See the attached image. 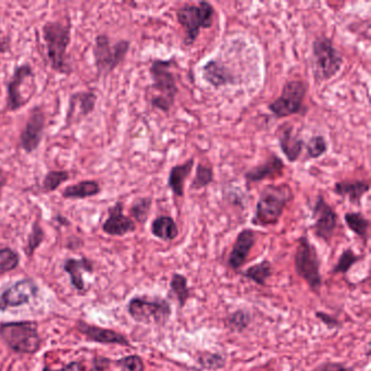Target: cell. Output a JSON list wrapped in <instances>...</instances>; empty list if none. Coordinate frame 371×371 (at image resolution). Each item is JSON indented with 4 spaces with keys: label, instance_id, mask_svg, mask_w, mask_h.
Here are the masks:
<instances>
[{
    "label": "cell",
    "instance_id": "6da1fadb",
    "mask_svg": "<svg viewBox=\"0 0 371 371\" xmlns=\"http://www.w3.org/2000/svg\"><path fill=\"white\" fill-rule=\"evenodd\" d=\"M293 198L294 193L287 183L269 184L263 187L256 204L253 224L263 228L276 226Z\"/></svg>",
    "mask_w": 371,
    "mask_h": 371
},
{
    "label": "cell",
    "instance_id": "f35d334b",
    "mask_svg": "<svg viewBox=\"0 0 371 371\" xmlns=\"http://www.w3.org/2000/svg\"><path fill=\"white\" fill-rule=\"evenodd\" d=\"M122 371H144L145 363L139 355H130L118 361Z\"/></svg>",
    "mask_w": 371,
    "mask_h": 371
},
{
    "label": "cell",
    "instance_id": "8992f818",
    "mask_svg": "<svg viewBox=\"0 0 371 371\" xmlns=\"http://www.w3.org/2000/svg\"><path fill=\"white\" fill-rule=\"evenodd\" d=\"M295 272L307 283L308 287L315 294H320L322 287V263L316 246L308 240L307 237H300L294 254Z\"/></svg>",
    "mask_w": 371,
    "mask_h": 371
},
{
    "label": "cell",
    "instance_id": "2e32d148",
    "mask_svg": "<svg viewBox=\"0 0 371 371\" xmlns=\"http://www.w3.org/2000/svg\"><path fill=\"white\" fill-rule=\"evenodd\" d=\"M97 96L93 92H77L69 100V108L67 111V127L74 123H79L83 119L90 116L95 110Z\"/></svg>",
    "mask_w": 371,
    "mask_h": 371
},
{
    "label": "cell",
    "instance_id": "e575fe53",
    "mask_svg": "<svg viewBox=\"0 0 371 371\" xmlns=\"http://www.w3.org/2000/svg\"><path fill=\"white\" fill-rule=\"evenodd\" d=\"M213 179H215L213 169L200 163L198 165V168H196L194 179L192 180V183H191V189L195 191L205 189V187H209L213 183Z\"/></svg>",
    "mask_w": 371,
    "mask_h": 371
},
{
    "label": "cell",
    "instance_id": "7a4b0ae2",
    "mask_svg": "<svg viewBox=\"0 0 371 371\" xmlns=\"http://www.w3.org/2000/svg\"><path fill=\"white\" fill-rule=\"evenodd\" d=\"M43 38L46 43L48 60L53 71L71 73L67 61V50L71 42V25L69 22L49 21L43 25Z\"/></svg>",
    "mask_w": 371,
    "mask_h": 371
},
{
    "label": "cell",
    "instance_id": "d590c367",
    "mask_svg": "<svg viewBox=\"0 0 371 371\" xmlns=\"http://www.w3.org/2000/svg\"><path fill=\"white\" fill-rule=\"evenodd\" d=\"M308 158L318 159L328 152V142L322 135H313L305 146Z\"/></svg>",
    "mask_w": 371,
    "mask_h": 371
},
{
    "label": "cell",
    "instance_id": "7402d4cb",
    "mask_svg": "<svg viewBox=\"0 0 371 371\" xmlns=\"http://www.w3.org/2000/svg\"><path fill=\"white\" fill-rule=\"evenodd\" d=\"M80 332L84 333L88 339L95 342L105 343V344H118L123 345V346H131L129 339L124 335H120L118 332L112 331V330L103 329L98 326H90V324L80 322Z\"/></svg>",
    "mask_w": 371,
    "mask_h": 371
},
{
    "label": "cell",
    "instance_id": "1f68e13d",
    "mask_svg": "<svg viewBox=\"0 0 371 371\" xmlns=\"http://www.w3.org/2000/svg\"><path fill=\"white\" fill-rule=\"evenodd\" d=\"M363 259V255H358L352 248H346L339 255L337 263L332 269V274L346 276L350 269L353 268L356 263H359Z\"/></svg>",
    "mask_w": 371,
    "mask_h": 371
},
{
    "label": "cell",
    "instance_id": "4316f807",
    "mask_svg": "<svg viewBox=\"0 0 371 371\" xmlns=\"http://www.w3.org/2000/svg\"><path fill=\"white\" fill-rule=\"evenodd\" d=\"M252 315L246 308H239L237 311L230 313L224 319V326L232 333L241 335L250 328L252 324Z\"/></svg>",
    "mask_w": 371,
    "mask_h": 371
},
{
    "label": "cell",
    "instance_id": "83f0119b",
    "mask_svg": "<svg viewBox=\"0 0 371 371\" xmlns=\"http://www.w3.org/2000/svg\"><path fill=\"white\" fill-rule=\"evenodd\" d=\"M272 274H274L272 263L267 259H263L253 266L248 267L245 272H243L242 276L259 287H266L267 282L272 278Z\"/></svg>",
    "mask_w": 371,
    "mask_h": 371
},
{
    "label": "cell",
    "instance_id": "cb8c5ba5",
    "mask_svg": "<svg viewBox=\"0 0 371 371\" xmlns=\"http://www.w3.org/2000/svg\"><path fill=\"white\" fill-rule=\"evenodd\" d=\"M150 231L154 237L163 242L170 243L179 237V226L172 217L159 216L152 222Z\"/></svg>",
    "mask_w": 371,
    "mask_h": 371
},
{
    "label": "cell",
    "instance_id": "74e56055",
    "mask_svg": "<svg viewBox=\"0 0 371 371\" xmlns=\"http://www.w3.org/2000/svg\"><path fill=\"white\" fill-rule=\"evenodd\" d=\"M44 237H45V235H44L42 226H40V222H34L32 231L29 233V241H27V254L32 255L33 252L42 244Z\"/></svg>",
    "mask_w": 371,
    "mask_h": 371
},
{
    "label": "cell",
    "instance_id": "d4e9b609",
    "mask_svg": "<svg viewBox=\"0 0 371 371\" xmlns=\"http://www.w3.org/2000/svg\"><path fill=\"white\" fill-rule=\"evenodd\" d=\"M101 192L99 183L94 180H83L77 184L68 185L61 195L66 200H85L94 198Z\"/></svg>",
    "mask_w": 371,
    "mask_h": 371
},
{
    "label": "cell",
    "instance_id": "d6a6232c",
    "mask_svg": "<svg viewBox=\"0 0 371 371\" xmlns=\"http://www.w3.org/2000/svg\"><path fill=\"white\" fill-rule=\"evenodd\" d=\"M152 206H153V200L152 198H137L132 204L131 208H130V215L139 224H146L148 217H149L150 211H152Z\"/></svg>",
    "mask_w": 371,
    "mask_h": 371
},
{
    "label": "cell",
    "instance_id": "7c38bea8",
    "mask_svg": "<svg viewBox=\"0 0 371 371\" xmlns=\"http://www.w3.org/2000/svg\"><path fill=\"white\" fill-rule=\"evenodd\" d=\"M45 124V113L42 108L40 107L33 108L20 134V146L25 153H33L40 145L44 136Z\"/></svg>",
    "mask_w": 371,
    "mask_h": 371
},
{
    "label": "cell",
    "instance_id": "7bdbcfd3",
    "mask_svg": "<svg viewBox=\"0 0 371 371\" xmlns=\"http://www.w3.org/2000/svg\"><path fill=\"white\" fill-rule=\"evenodd\" d=\"M7 182H8V176L3 171V169L0 168V190H1L3 187H5Z\"/></svg>",
    "mask_w": 371,
    "mask_h": 371
},
{
    "label": "cell",
    "instance_id": "9a60e30c",
    "mask_svg": "<svg viewBox=\"0 0 371 371\" xmlns=\"http://www.w3.org/2000/svg\"><path fill=\"white\" fill-rule=\"evenodd\" d=\"M37 287L31 280H22L8 287L0 295V311L24 305L36 296Z\"/></svg>",
    "mask_w": 371,
    "mask_h": 371
},
{
    "label": "cell",
    "instance_id": "5bb4252c",
    "mask_svg": "<svg viewBox=\"0 0 371 371\" xmlns=\"http://www.w3.org/2000/svg\"><path fill=\"white\" fill-rule=\"evenodd\" d=\"M256 241H257V233L255 230L250 229V228L243 229L237 235L228 257V266L230 269L239 272L244 266L250 252L255 246Z\"/></svg>",
    "mask_w": 371,
    "mask_h": 371
},
{
    "label": "cell",
    "instance_id": "3957f363",
    "mask_svg": "<svg viewBox=\"0 0 371 371\" xmlns=\"http://www.w3.org/2000/svg\"><path fill=\"white\" fill-rule=\"evenodd\" d=\"M173 59H155L149 68L150 77L153 81V88L159 93V95L154 96L150 99L153 108L163 112H169L173 106L174 100L177 97L179 88H178L177 80L171 71Z\"/></svg>",
    "mask_w": 371,
    "mask_h": 371
},
{
    "label": "cell",
    "instance_id": "4fadbf2b",
    "mask_svg": "<svg viewBox=\"0 0 371 371\" xmlns=\"http://www.w3.org/2000/svg\"><path fill=\"white\" fill-rule=\"evenodd\" d=\"M34 77L31 64H23L14 69V74L7 84V108L9 111H16L29 103L21 93V86L27 80Z\"/></svg>",
    "mask_w": 371,
    "mask_h": 371
},
{
    "label": "cell",
    "instance_id": "44dd1931",
    "mask_svg": "<svg viewBox=\"0 0 371 371\" xmlns=\"http://www.w3.org/2000/svg\"><path fill=\"white\" fill-rule=\"evenodd\" d=\"M370 190L368 182L363 180H345L335 183L333 193L346 198L352 205L361 206L363 196Z\"/></svg>",
    "mask_w": 371,
    "mask_h": 371
},
{
    "label": "cell",
    "instance_id": "5b68a950",
    "mask_svg": "<svg viewBox=\"0 0 371 371\" xmlns=\"http://www.w3.org/2000/svg\"><path fill=\"white\" fill-rule=\"evenodd\" d=\"M128 311L134 322L146 326H166L172 316L170 302L157 295L135 296L130 300Z\"/></svg>",
    "mask_w": 371,
    "mask_h": 371
},
{
    "label": "cell",
    "instance_id": "ba28073f",
    "mask_svg": "<svg viewBox=\"0 0 371 371\" xmlns=\"http://www.w3.org/2000/svg\"><path fill=\"white\" fill-rule=\"evenodd\" d=\"M0 335L16 353L34 354L40 348V337L34 322H9L0 326Z\"/></svg>",
    "mask_w": 371,
    "mask_h": 371
},
{
    "label": "cell",
    "instance_id": "b9f144b4",
    "mask_svg": "<svg viewBox=\"0 0 371 371\" xmlns=\"http://www.w3.org/2000/svg\"><path fill=\"white\" fill-rule=\"evenodd\" d=\"M44 371H50L49 369L45 368ZM59 371H84V367L83 365L80 363H69L68 366L64 367V368L60 369Z\"/></svg>",
    "mask_w": 371,
    "mask_h": 371
},
{
    "label": "cell",
    "instance_id": "30bf717a",
    "mask_svg": "<svg viewBox=\"0 0 371 371\" xmlns=\"http://www.w3.org/2000/svg\"><path fill=\"white\" fill-rule=\"evenodd\" d=\"M307 86L300 80H291L285 83L279 97L269 104L268 109L278 118H287L302 112Z\"/></svg>",
    "mask_w": 371,
    "mask_h": 371
},
{
    "label": "cell",
    "instance_id": "ab89813d",
    "mask_svg": "<svg viewBox=\"0 0 371 371\" xmlns=\"http://www.w3.org/2000/svg\"><path fill=\"white\" fill-rule=\"evenodd\" d=\"M315 316L329 330L342 329L343 328L342 322H339V319L335 318V316L330 315V313L319 311L315 313Z\"/></svg>",
    "mask_w": 371,
    "mask_h": 371
},
{
    "label": "cell",
    "instance_id": "9c48e42d",
    "mask_svg": "<svg viewBox=\"0 0 371 371\" xmlns=\"http://www.w3.org/2000/svg\"><path fill=\"white\" fill-rule=\"evenodd\" d=\"M130 46L131 43L129 40H121L116 44H111L108 35H97L93 47V55L98 73L106 77L121 64L129 53Z\"/></svg>",
    "mask_w": 371,
    "mask_h": 371
},
{
    "label": "cell",
    "instance_id": "e0dca14e",
    "mask_svg": "<svg viewBox=\"0 0 371 371\" xmlns=\"http://www.w3.org/2000/svg\"><path fill=\"white\" fill-rule=\"evenodd\" d=\"M136 230L133 219L123 213V204L117 202L108 211V218L104 222L103 231L112 237H123Z\"/></svg>",
    "mask_w": 371,
    "mask_h": 371
},
{
    "label": "cell",
    "instance_id": "ffe728a7",
    "mask_svg": "<svg viewBox=\"0 0 371 371\" xmlns=\"http://www.w3.org/2000/svg\"><path fill=\"white\" fill-rule=\"evenodd\" d=\"M278 141H279L280 149L285 156L287 160L290 163L298 161L303 152L304 141L294 131V127L290 124L282 125L278 135Z\"/></svg>",
    "mask_w": 371,
    "mask_h": 371
},
{
    "label": "cell",
    "instance_id": "ee69618b",
    "mask_svg": "<svg viewBox=\"0 0 371 371\" xmlns=\"http://www.w3.org/2000/svg\"><path fill=\"white\" fill-rule=\"evenodd\" d=\"M91 371H103L101 369L98 368V367H94Z\"/></svg>",
    "mask_w": 371,
    "mask_h": 371
},
{
    "label": "cell",
    "instance_id": "d6986e66",
    "mask_svg": "<svg viewBox=\"0 0 371 371\" xmlns=\"http://www.w3.org/2000/svg\"><path fill=\"white\" fill-rule=\"evenodd\" d=\"M285 170V163L280 158L279 156L272 155L267 160L259 166L250 169L245 172L244 179L248 183H259L265 180L276 179L281 177Z\"/></svg>",
    "mask_w": 371,
    "mask_h": 371
},
{
    "label": "cell",
    "instance_id": "603a6c76",
    "mask_svg": "<svg viewBox=\"0 0 371 371\" xmlns=\"http://www.w3.org/2000/svg\"><path fill=\"white\" fill-rule=\"evenodd\" d=\"M195 160L189 159L181 165H176L169 171L168 187L177 198L184 196L185 182L190 178L194 168Z\"/></svg>",
    "mask_w": 371,
    "mask_h": 371
},
{
    "label": "cell",
    "instance_id": "ac0fdd59",
    "mask_svg": "<svg viewBox=\"0 0 371 371\" xmlns=\"http://www.w3.org/2000/svg\"><path fill=\"white\" fill-rule=\"evenodd\" d=\"M202 77L206 83L216 88L235 85L237 82L231 69L217 59H211L202 67Z\"/></svg>",
    "mask_w": 371,
    "mask_h": 371
},
{
    "label": "cell",
    "instance_id": "484cf974",
    "mask_svg": "<svg viewBox=\"0 0 371 371\" xmlns=\"http://www.w3.org/2000/svg\"><path fill=\"white\" fill-rule=\"evenodd\" d=\"M169 289L177 300L179 309H183L192 295L187 276L179 272H173L169 282Z\"/></svg>",
    "mask_w": 371,
    "mask_h": 371
},
{
    "label": "cell",
    "instance_id": "52a82bcc",
    "mask_svg": "<svg viewBox=\"0 0 371 371\" xmlns=\"http://www.w3.org/2000/svg\"><path fill=\"white\" fill-rule=\"evenodd\" d=\"M213 16L215 8L208 1L185 3L178 9V22L184 29L185 46H192L203 29H211Z\"/></svg>",
    "mask_w": 371,
    "mask_h": 371
},
{
    "label": "cell",
    "instance_id": "8d00e7d4",
    "mask_svg": "<svg viewBox=\"0 0 371 371\" xmlns=\"http://www.w3.org/2000/svg\"><path fill=\"white\" fill-rule=\"evenodd\" d=\"M19 259L18 254L11 248H3L0 250V274L11 272L18 267Z\"/></svg>",
    "mask_w": 371,
    "mask_h": 371
},
{
    "label": "cell",
    "instance_id": "60d3db41",
    "mask_svg": "<svg viewBox=\"0 0 371 371\" xmlns=\"http://www.w3.org/2000/svg\"><path fill=\"white\" fill-rule=\"evenodd\" d=\"M313 371H355V368L348 366L344 363L326 361Z\"/></svg>",
    "mask_w": 371,
    "mask_h": 371
},
{
    "label": "cell",
    "instance_id": "8fae6325",
    "mask_svg": "<svg viewBox=\"0 0 371 371\" xmlns=\"http://www.w3.org/2000/svg\"><path fill=\"white\" fill-rule=\"evenodd\" d=\"M311 218L313 222L311 228L313 235H316L319 240L324 241L326 244L329 245L335 237L339 216L335 209L326 203L322 195L317 196Z\"/></svg>",
    "mask_w": 371,
    "mask_h": 371
},
{
    "label": "cell",
    "instance_id": "277c9868",
    "mask_svg": "<svg viewBox=\"0 0 371 371\" xmlns=\"http://www.w3.org/2000/svg\"><path fill=\"white\" fill-rule=\"evenodd\" d=\"M311 70L316 82H326L335 77L344 64V59L326 35L317 36L311 46Z\"/></svg>",
    "mask_w": 371,
    "mask_h": 371
},
{
    "label": "cell",
    "instance_id": "4dcf8cb0",
    "mask_svg": "<svg viewBox=\"0 0 371 371\" xmlns=\"http://www.w3.org/2000/svg\"><path fill=\"white\" fill-rule=\"evenodd\" d=\"M196 363L204 370L218 371L224 368L226 363V355L219 352L204 350L198 353Z\"/></svg>",
    "mask_w": 371,
    "mask_h": 371
},
{
    "label": "cell",
    "instance_id": "f546056e",
    "mask_svg": "<svg viewBox=\"0 0 371 371\" xmlns=\"http://www.w3.org/2000/svg\"><path fill=\"white\" fill-rule=\"evenodd\" d=\"M344 220L348 229L353 232L354 235H357L363 241V244H367L370 222L366 217L363 216V213H357V211L346 213L344 215Z\"/></svg>",
    "mask_w": 371,
    "mask_h": 371
},
{
    "label": "cell",
    "instance_id": "f1b7e54d",
    "mask_svg": "<svg viewBox=\"0 0 371 371\" xmlns=\"http://www.w3.org/2000/svg\"><path fill=\"white\" fill-rule=\"evenodd\" d=\"M64 270L70 274L72 285L77 287V290H83L84 281L82 279V276L84 272H92L93 266L91 261L86 259H71L64 263Z\"/></svg>",
    "mask_w": 371,
    "mask_h": 371
},
{
    "label": "cell",
    "instance_id": "836d02e7",
    "mask_svg": "<svg viewBox=\"0 0 371 371\" xmlns=\"http://www.w3.org/2000/svg\"><path fill=\"white\" fill-rule=\"evenodd\" d=\"M70 179V174L66 170H51L46 173L43 180L42 189L45 193L55 192L60 185Z\"/></svg>",
    "mask_w": 371,
    "mask_h": 371
}]
</instances>
